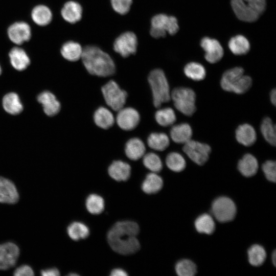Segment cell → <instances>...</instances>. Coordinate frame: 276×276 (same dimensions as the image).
<instances>
[{
    "label": "cell",
    "mask_w": 276,
    "mask_h": 276,
    "mask_svg": "<svg viewBox=\"0 0 276 276\" xmlns=\"http://www.w3.org/2000/svg\"><path fill=\"white\" fill-rule=\"evenodd\" d=\"M140 228L138 224L132 221H122L116 223L108 231L107 240L110 247L121 255H130L140 248L137 238Z\"/></svg>",
    "instance_id": "6da1fadb"
},
{
    "label": "cell",
    "mask_w": 276,
    "mask_h": 276,
    "mask_svg": "<svg viewBox=\"0 0 276 276\" xmlns=\"http://www.w3.org/2000/svg\"><path fill=\"white\" fill-rule=\"evenodd\" d=\"M81 59L90 75L106 77L113 75L116 72L115 63L112 58L98 47H84Z\"/></svg>",
    "instance_id": "7a4b0ae2"
},
{
    "label": "cell",
    "mask_w": 276,
    "mask_h": 276,
    "mask_svg": "<svg viewBox=\"0 0 276 276\" xmlns=\"http://www.w3.org/2000/svg\"><path fill=\"white\" fill-rule=\"evenodd\" d=\"M220 85L225 91L242 94L250 88L252 79L249 76L244 75V70L242 67H236L223 73Z\"/></svg>",
    "instance_id": "3957f363"
},
{
    "label": "cell",
    "mask_w": 276,
    "mask_h": 276,
    "mask_svg": "<svg viewBox=\"0 0 276 276\" xmlns=\"http://www.w3.org/2000/svg\"><path fill=\"white\" fill-rule=\"evenodd\" d=\"M148 81L150 84L155 107L168 102L171 99V93L168 82L163 70L156 68L149 74Z\"/></svg>",
    "instance_id": "277c9868"
},
{
    "label": "cell",
    "mask_w": 276,
    "mask_h": 276,
    "mask_svg": "<svg viewBox=\"0 0 276 276\" xmlns=\"http://www.w3.org/2000/svg\"><path fill=\"white\" fill-rule=\"evenodd\" d=\"M179 30L176 18L165 14L154 15L151 20L150 34L154 38L165 37L168 33L171 35L175 34Z\"/></svg>",
    "instance_id": "5b68a950"
},
{
    "label": "cell",
    "mask_w": 276,
    "mask_h": 276,
    "mask_svg": "<svg viewBox=\"0 0 276 276\" xmlns=\"http://www.w3.org/2000/svg\"><path fill=\"white\" fill-rule=\"evenodd\" d=\"M175 108L182 114L192 116L196 110V95L194 90L188 87H177L171 93Z\"/></svg>",
    "instance_id": "8992f818"
},
{
    "label": "cell",
    "mask_w": 276,
    "mask_h": 276,
    "mask_svg": "<svg viewBox=\"0 0 276 276\" xmlns=\"http://www.w3.org/2000/svg\"><path fill=\"white\" fill-rule=\"evenodd\" d=\"M106 104L114 111H118L126 103L127 94L113 80H110L101 88Z\"/></svg>",
    "instance_id": "52a82bcc"
},
{
    "label": "cell",
    "mask_w": 276,
    "mask_h": 276,
    "mask_svg": "<svg viewBox=\"0 0 276 276\" xmlns=\"http://www.w3.org/2000/svg\"><path fill=\"white\" fill-rule=\"evenodd\" d=\"M236 212L235 203L227 197H219L212 204V213L216 219L220 222L232 221L234 219Z\"/></svg>",
    "instance_id": "ba28073f"
},
{
    "label": "cell",
    "mask_w": 276,
    "mask_h": 276,
    "mask_svg": "<svg viewBox=\"0 0 276 276\" xmlns=\"http://www.w3.org/2000/svg\"><path fill=\"white\" fill-rule=\"evenodd\" d=\"M137 38L135 33L127 31L120 34L114 41L113 50L122 57L126 58L136 52Z\"/></svg>",
    "instance_id": "9c48e42d"
},
{
    "label": "cell",
    "mask_w": 276,
    "mask_h": 276,
    "mask_svg": "<svg viewBox=\"0 0 276 276\" xmlns=\"http://www.w3.org/2000/svg\"><path fill=\"white\" fill-rule=\"evenodd\" d=\"M183 151L193 162L202 165L209 159L211 148L206 144L191 139L184 144Z\"/></svg>",
    "instance_id": "30bf717a"
},
{
    "label": "cell",
    "mask_w": 276,
    "mask_h": 276,
    "mask_svg": "<svg viewBox=\"0 0 276 276\" xmlns=\"http://www.w3.org/2000/svg\"><path fill=\"white\" fill-rule=\"evenodd\" d=\"M36 100L41 105L44 113L50 117L57 115L61 105L56 96L51 91L44 90L36 96Z\"/></svg>",
    "instance_id": "8fae6325"
},
{
    "label": "cell",
    "mask_w": 276,
    "mask_h": 276,
    "mask_svg": "<svg viewBox=\"0 0 276 276\" xmlns=\"http://www.w3.org/2000/svg\"><path fill=\"white\" fill-rule=\"evenodd\" d=\"M140 121L139 112L132 107H123L118 111L116 122L118 126L125 131L135 129Z\"/></svg>",
    "instance_id": "7c38bea8"
},
{
    "label": "cell",
    "mask_w": 276,
    "mask_h": 276,
    "mask_svg": "<svg viewBox=\"0 0 276 276\" xmlns=\"http://www.w3.org/2000/svg\"><path fill=\"white\" fill-rule=\"evenodd\" d=\"M19 255V249L14 243L0 244V270H7L13 267Z\"/></svg>",
    "instance_id": "4fadbf2b"
},
{
    "label": "cell",
    "mask_w": 276,
    "mask_h": 276,
    "mask_svg": "<svg viewBox=\"0 0 276 276\" xmlns=\"http://www.w3.org/2000/svg\"><path fill=\"white\" fill-rule=\"evenodd\" d=\"M10 40L15 44L20 45L30 40L31 30L30 26L25 22L19 21L12 24L8 29Z\"/></svg>",
    "instance_id": "5bb4252c"
},
{
    "label": "cell",
    "mask_w": 276,
    "mask_h": 276,
    "mask_svg": "<svg viewBox=\"0 0 276 276\" xmlns=\"http://www.w3.org/2000/svg\"><path fill=\"white\" fill-rule=\"evenodd\" d=\"M202 48L205 52V58L211 63L218 62L223 56V50L220 42L209 37L203 38L200 42Z\"/></svg>",
    "instance_id": "9a60e30c"
},
{
    "label": "cell",
    "mask_w": 276,
    "mask_h": 276,
    "mask_svg": "<svg viewBox=\"0 0 276 276\" xmlns=\"http://www.w3.org/2000/svg\"><path fill=\"white\" fill-rule=\"evenodd\" d=\"M2 105L4 110L12 116L19 114L24 110V105L19 95L14 91L5 94L2 99Z\"/></svg>",
    "instance_id": "2e32d148"
},
{
    "label": "cell",
    "mask_w": 276,
    "mask_h": 276,
    "mask_svg": "<svg viewBox=\"0 0 276 276\" xmlns=\"http://www.w3.org/2000/svg\"><path fill=\"white\" fill-rule=\"evenodd\" d=\"M19 200V194L14 183L0 176V202L14 204Z\"/></svg>",
    "instance_id": "e0dca14e"
},
{
    "label": "cell",
    "mask_w": 276,
    "mask_h": 276,
    "mask_svg": "<svg viewBox=\"0 0 276 276\" xmlns=\"http://www.w3.org/2000/svg\"><path fill=\"white\" fill-rule=\"evenodd\" d=\"M231 6L236 16L242 21L253 22L259 17L260 14L243 0H231Z\"/></svg>",
    "instance_id": "ac0fdd59"
},
{
    "label": "cell",
    "mask_w": 276,
    "mask_h": 276,
    "mask_svg": "<svg viewBox=\"0 0 276 276\" xmlns=\"http://www.w3.org/2000/svg\"><path fill=\"white\" fill-rule=\"evenodd\" d=\"M82 12V8L79 3L70 1L63 5L61 10V15L67 22L75 24L81 19Z\"/></svg>",
    "instance_id": "d6986e66"
},
{
    "label": "cell",
    "mask_w": 276,
    "mask_h": 276,
    "mask_svg": "<svg viewBox=\"0 0 276 276\" xmlns=\"http://www.w3.org/2000/svg\"><path fill=\"white\" fill-rule=\"evenodd\" d=\"M9 57L12 66L17 71H23L30 65L31 61L26 52L21 48L14 47L9 53Z\"/></svg>",
    "instance_id": "ffe728a7"
},
{
    "label": "cell",
    "mask_w": 276,
    "mask_h": 276,
    "mask_svg": "<svg viewBox=\"0 0 276 276\" xmlns=\"http://www.w3.org/2000/svg\"><path fill=\"white\" fill-rule=\"evenodd\" d=\"M108 172L109 176L116 181H126L130 176L131 167L126 162L115 160L109 166Z\"/></svg>",
    "instance_id": "44dd1931"
},
{
    "label": "cell",
    "mask_w": 276,
    "mask_h": 276,
    "mask_svg": "<svg viewBox=\"0 0 276 276\" xmlns=\"http://www.w3.org/2000/svg\"><path fill=\"white\" fill-rule=\"evenodd\" d=\"M145 145L139 138H131L126 143L125 154L131 160H137L143 157L145 154Z\"/></svg>",
    "instance_id": "7402d4cb"
},
{
    "label": "cell",
    "mask_w": 276,
    "mask_h": 276,
    "mask_svg": "<svg viewBox=\"0 0 276 276\" xmlns=\"http://www.w3.org/2000/svg\"><path fill=\"white\" fill-rule=\"evenodd\" d=\"M237 141L245 146L252 145L257 139L256 132L254 127L248 124L239 125L236 130Z\"/></svg>",
    "instance_id": "603a6c76"
},
{
    "label": "cell",
    "mask_w": 276,
    "mask_h": 276,
    "mask_svg": "<svg viewBox=\"0 0 276 276\" xmlns=\"http://www.w3.org/2000/svg\"><path fill=\"white\" fill-rule=\"evenodd\" d=\"M173 141L178 144H185L191 139L192 130L190 125L186 123L172 126L170 132Z\"/></svg>",
    "instance_id": "cb8c5ba5"
},
{
    "label": "cell",
    "mask_w": 276,
    "mask_h": 276,
    "mask_svg": "<svg viewBox=\"0 0 276 276\" xmlns=\"http://www.w3.org/2000/svg\"><path fill=\"white\" fill-rule=\"evenodd\" d=\"M239 172L245 177H251L255 175L258 170V162L252 154H245L238 163Z\"/></svg>",
    "instance_id": "d4e9b609"
},
{
    "label": "cell",
    "mask_w": 276,
    "mask_h": 276,
    "mask_svg": "<svg viewBox=\"0 0 276 276\" xmlns=\"http://www.w3.org/2000/svg\"><path fill=\"white\" fill-rule=\"evenodd\" d=\"M83 49L80 43L69 41L62 45L60 52L62 56L66 60L75 62L81 58Z\"/></svg>",
    "instance_id": "484cf974"
},
{
    "label": "cell",
    "mask_w": 276,
    "mask_h": 276,
    "mask_svg": "<svg viewBox=\"0 0 276 276\" xmlns=\"http://www.w3.org/2000/svg\"><path fill=\"white\" fill-rule=\"evenodd\" d=\"M94 121L99 128L107 129L113 126L115 119L112 112L104 107H100L95 111Z\"/></svg>",
    "instance_id": "4316f807"
},
{
    "label": "cell",
    "mask_w": 276,
    "mask_h": 276,
    "mask_svg": "<svg viewBox=\"0 0 276 276\" xmlns=\"http://www.w3.org/2000/svg\"><path fill=\"white\" fill-rule=\"evenodd\" d=\"M31 17L35 24L40 26H44L51 21L52 13L47 6L40 5L35 6L33 9Z\"/></svg>",
    "instance_id": "83f0119b"
},
{
    "label": "cell",
    "mask_w": 276,
    "mask_h": 276,
    "mask_svg": "<svg viewBox=\"0 0 276 276\" xmlns=\"http://www.w3.org/2000/svg\"><path fill=\"white\" fill-rule=\"evenodd\" d=\"M163 186V181L156 173H149L142 185V190L147 194H154L160 191Z\"/></svg>",
    "instance_id": "f1b7e54d"
},
{
    "label": "cell",
    "mask_w": 276,
    "mask_h": 276,
    "mask_svg": "<svg viewBox=\"0 0 276 276\" xmlns=\"http://www.w3.org/2000/svg\"><path fill=\"white\" fill-rule=\"evenodd\" d=\"M148 146L156 151L165 150L170 144L168 136L163 132H153L151 133L147 138Z\"/></svg>",
    "instance_id": "f546056e"
},
{
    "label": "cell",
    "mask_w": 276,
    "mask_h": 276,
    "mask_svg": "<svg viewBox=\"0 0 276 276\" xmlns=\"http://www.w3.org/2000/svg\"><path fill=\"white\" fill-rule=\"evenodd\" d=\"M228 48L235 55H241L246 54L249 51L250 44L244 36L238 35L230 39L228 42Z\"/></svg>",
    "instance_id": "4dcf8cb0"
},
{
    "label": "cell",
    "mask_w": 276,
    "mask_h": 276,
    "mask_svg": "<svg viewBox=\"0 0 276 276\" xmlns=\"http://www.w3.org/2000/svg\"><path fill=\"white\" fill-rule=\"evenodd\" d=\"M195 227L200 233L210 235L215 229V223L213 217L208 214L198 216L195 221Z\"/></svg>",
    "instance_id": "1f68e13d"
},
{
    "label": "cell",
    "mask_w": 276,
    "mask_h": 276,
    "mask_svg": "<svg viewBox=\"0 0 276 276\" xmlns=\"http://www.w3.org/2000/svg\"><path fill=\"white\" fill-rule=\"evenodd\" d=\"M155 119L156 122L163 127L173 125L176 119L174 111L170 107L157 110L155 113Z\"/></svg>",
    "instance_id": "d6a6232c"
},
{
    "label": "cell",
    "mask_w": 276,
    "mask_h": 276,
    "mask_svg": "<svg viewBox=\"0 0 276 276\" xmlns=\"http://www.w3.org/2000/svg\"><path fill=\"white\" fill-rule=\"evenodd\" d=\"M67 231L69 237L75 241L87 238L89 233L88 227L80 222L71 223L67 227Z\"/></svg>",
    "instance_id": "836d02e7"
},
{
    "label": "cell",
    "mask_w": 276,
    "mask_h": 276,
    "mask_svg": "<svg viewBox=\"0 0 276 276\" xmlns=\"http://www.w3.org/2000/svg\"><path fill=\"white\" fill-rule=\"evenodd\" d=\"M266 257V251L260 245L254 244L248 250V261L252 266H259L261 265L265 261Z\"/></svg>",
    "instance_id": "e575fe53"
},
{
    "label": "cell",
    "mask_w": 276,
    "mask_h": 276,
    "mask_svg": "<svg viewBox=\"0 0 276 276\" xmlns=\"http://www.w3.org/2000/svg\"><path fill=\"white\" fill-rule=\"evenodd\" d=\"M261 131L264 138L268 143L272 146L275 145V126L269 118L266 117L262 121Z\"/></svg>",
    "instance_id": "d590c367"
},
{
    "label": "cell",
    "mask_w": 276,
    "mask_h": 276,
    "mask_svg": "<svg viewBox=\"0 0 276 276\" xmlns=\"http://www.w3.org/2000/svg\"><path fill=\"white\" fill-rule=\"evenodd\" d=\"M184 73L187 77L194 81L202 80L206 75L203 66L194 62L186 64L184 68Z\"/></svg>",
    "instance_id": "8d00e7d4"
},
{
    "label": "cell",
    "mask_w": 276,
    "mask_h": 276,
    "mask_svg": "<svg viewBox=\"0 0 276 276\" xmlns=\"http://www.w3.org/2000/svg\"><path fill=\"white\" fill-rule=\"evenodd\" d=\"M166 163L168 168L176 172H181L185 169L186 163L184 157L179 153H169L166 158Z\"/></svg>",
    "instance_id": "74e56055"
},
{
    "label": "cell",
    "mask_w": 276,
    "mask_h": 276,
    "mask_svg": "<svg viewBox=\"0 0 276 276\" xmlns=\"http://www.w3.org/2000/svg\"><path fill=\"white\" fill-rule=\"evenodd\" d=\"M86 208L87 211L92 214H99L104 209V201L103 198L97 194L89 195L86 200Z\"/></svg>",
    "instance_id": "f35d334b"
},
{
    "label": "cell",
    "mask_w": 276,
    "mask_h": 276,
    "mask_svg": "<svg viewBox=\"0 0 276 276\" xmlns=\"http://www.w3.org/2000/svg\"><path fill=\"white\" fill-rule=\"evenodd\" d=\"M143 163L144 166L152 172H158L163 168L160 157L153 152L145 154L143 156Z\"/></svg>",
    "instance_id": "ab89813d"
},
{
    "label": "cell",
    "mask_w": 276,
    "mask_h": 276,
    "mask_svg": "<svg viewBox=\"0 0 276 276\" xmlns=\"http://www.w3.org/2000/svg\"><path fill=\"white\" fill-rule=\"evenodd\" d=\"M175 271L179 276H193L197 272V267L192 261L183 259L176 264Z\"/></svg>",
    "instance_id": "60d3db41"
},
{
    "label": "cell",
    "mask_w": 276,
    "mask_h": 276,
    "mask_svg": "<svg viewBox=\"0 0 276 276\" xmlns=\"http://www.w3.org/2000/svg\"><path fill=\"white\" fill-rule=\"evenodd\" d=\"M112 9L121 15L127 14L130 10L132 0H110Z\"/></svg>",
    "instance_id": "b9f144b4"
},
{
    "label": "cell",
    "mask_w": 276,
    "mask_h": 276,
    "mask_svg": "<svg viewBox=\"0 0 276 276\" xmlns=\"http://www.w3.org/2000/svg\"><path fill=\"white\" fill-rule=\"evenodd\" d=\"M266 178L270 181L275 182L276 179V164L275 161L267 160L262 166Z\"/></svg>",
    "instance_id": "7bdbcfd3"
},
{
    "label": "cell",
    "mask_w": 276,
    "mask_h": 276,
    "mask_svg": "<svg viewBox=\"0 0 276 276\" xmlns=\"http://www.w3.org/2000/svg\"><path fill=\"white\" fill-rule=\"evenodd\" d=\"M250 7L260 15L262 13L266 7V0H243Z\"/></svg>",
    "instance_id": "ee69618b"
},
{
    "label": "cell",
    "mask_w": 276,
    "mask_h": 276,
    "mask_svg": "<svg viewBox=\"0 0 276 276\" xmlns=\"http://www.w3.org/2000/svg\"><path fill=\"white\" fill-rule=\"evenodd\" d=\"M13 274L15 276H32L34 273L31 267L27 265H22L15 270Z\"/></svg>",
    "instance_id": "f6af8a7d"
},
{
    "label": "cell",
    "mask_w": 276,
    "mask_h": 276,
    "mask_svg": "<svg viewBox=\"0 0 276 276\" xmlns=\"http://www.w3.org/2000/svg\"><path fill=\"white\" fill-rule=\"evenodd\" d=\"M40 273L42 276H58L60 275L59 271L56 268L42 270Z\"/></svg>",
    "instance_id": "bcb514c9"
},
{
    "label": "cell",
    "mask_w": 276,
    "mask_h": 276,
    "mask_svg": "<svg viewBox=\"0 0 276 276\" xmlns=\"http://www.w3.org/2000/svg\"><path fill=\"white\" fill-rule=\"evenodd\" d=\"M111 276H126L127 273L125 271L121 268H116L113 269L110 273Z\"/></svg>",
    "instance_id": "7dc6e473"
},
{
    "label": "cell",
    "mask_w": 276,
    "mask_h": 276,
    "mask_svg": "<svg viewBox=\"0 0 276 276\" xmlns=\"http://www.w3.org/2000/svg\"><path fill=\"white\" fill-rule=\"evenodd\" d=\"M270 99L271 102L273 105H275L276 104V90L275 89H273L270 94Z\"/></svg>",
    "instance_id": "c3c4849f"
},
{
    "label": "cell",
    "mask_w": 276,
    "mask_h": 276,
    "mask_svg": "<svg viewBox=\"0 0 276 276\" xmlns=\"http://www.w3.org/2000/svg\"><path fill=\"white\" fill-rule=\"evenodd\" d=\"M272 262H273V264L274 266H275V263H276V253H275V251L274 250V251L273 252L272 254Z\"/></svg>",
    "instance_id": "681fc988"
},
{
    "label": "cell",
    "mask_w": 276,
    "mask_h": 276,
    "mask_svg": "<svg viewBox=\"0 0 276 276\" xmlns=\"http://www.w3.org/2000/svg\"><path fill=\"white\" fill-rule=\"evenodd\" d=\"M2 69L1 66L0 65V76L2 75Z\"/></svg>",
    "instance_id": "f907efd6"
},
{
    "label": "cell",
    "mask_w": 276,
    "mask_h": 276,
    "mask_svg": "<svg viewBox=\"0 0 276 276\" xmlns=\"http://www.w3.org/2000/svg\"><path fill=\"white\" fill-rule=\"evenodd\" d=\"M77 275L78 274H77L76 273H71L70 274V275Z\"/></svg>",
    "instance_id": "816d5d0a"
}]
</instances>
